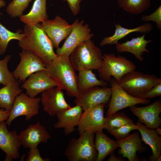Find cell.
Instances as JSON below:
<instances>
[{"mask_svg":"<svg viewBox=\"0 0 161 161\" xmlns=\"http://www.w3.org/2000/svg\"><path fill=\"white\" fill-rule=\"evenodd\" d=\"M23 33L24 37L18 42V46L22 50L36 55L46 65L57 57L51 40L41 24L34 26L25 25Z\"/></svg>","mask_w":161,"mask_h":161,"instance_id":"1","label":"cell"},{"mask_svg":"<svg viewBox=\"0 0 161 161\" xmlns=\"http://www.w3.org/2000/svg\"><path fill=\"white\" fill-rule=\"evenodd\" d=\"M45 70L57 83L58 87L65 90L68 96L75 97L78 96V76L70 61L69 56L64 55L57 56L46 65Z\"/></svg>","mask_w":161,"mask_h":161,"instance_id":"2","label":"cell"},{"mask_svg":"<svg viewBox=\"0 0 161 161\" xmlns=\"http://www.w3.org/2000/svg\"><path fill=\"white\" fill-rule=\"evenodd\" d=\"M75 69L98 70L101 67L103 55L99 48L89 39L78 45L69 55Z\"/></svg>","mask_w":161,"mask_h":161,"instance_id":"3","label":"cell"},{"mask_svg":"<svg viewBox=\"0 0 161 161\" xmlns=\"http://www.w3.org/2000/svg\"><path fill=\"white\" fill-rule=\"evenodd\" d=\"M78 138H72L64 153L69 161H96L97 155L94 144L95 134L86 131Z\"/></svg>","mask_w":161,"mask_h":161,"instance_id":"4","label":"cell"},{"mask_svg":"<svg viewBox=\"0 0 161 161\" xmlns=\"http://www.w3.org/2000/svg\"><path fill=\"white\" fill-rule=\"evenodd\" d=\"M160 83L161 78L154 75L135 70L123 75L118 82L123 89L130 95L141 99L148 90Z\"/></svg>","mask_w":161,"mask_h":161,"instance_id":"5","label":"cell"},{"mask_svg":"<svg viewBox=\"0 0 161 161\" xmlns=\"http://www.w3.org/2000/svg\"><path fill=\"white\" fill-rule=\"evenodd\" d=\"M136 68L134 63L125 56L104 53L101 67L97 72L101 79L109 82L112 76L118 82L123 75Z\"/></svg>","mask_w":161,"mask_h":161,"instance_id":"6","label":"cell"},{"mask_svg":"<svg viewBox=\"0 0 161 161\" xmlns=\"http://www.w3.org/2000/svg\"><path fill=\"white\" fill-rule=\"evenodd\" d=\"M109 83L111 95L106 117L127 107L140 104H148L151 102L149 99L135 98L130 95L123 89L114 78L111 79Z\"/></svg>","mask_w":161,"mask_h":161,"instance_id":"7","label":"cell"},{"mask_svg":"<svg viewBox=\"0 0 161 161\" xmlns=\"http://www.w3.org/2000/svg\"><path fill=\"white\" fill-rule=\"evenodd\" d=\"M40 101V97L31 98L26 94L21 93L15 100L6 122L7 125H10L13 120L20 116H25L26 120H28L38 115Z\"/></svg>","mask_w":161,"mask_h":161,"instance_id":"8","label":"cell"},{"mask_svg":"<svg viewBox=\"0 0 161 161\" xmlns=\"http://www.w3.org/2000/svg\"><path fill=\"white\" fill-rule=\"evenodd\" d=\"M72 29L62 47L57 49V56L64 55L69 56L75 49L83 41L91 39L94 36L91 33V29L88 24H84V21H79V19H76L73 23Z\"/></svg>","mask_w":161,"mask_h":161,"instance_id":"9","label":"cell"},{"mask_svg":"<svg viewBox=\"0 0 161 161\" xmlns=\"http://www.w3.org/2000/svg\"><path fill=\"white\" fill-rule=\"evenodd\" d=\"M105 105L101 104L84 110L77 126L79 134L86 131L95 134L103 131L105 117L104 113Z\"/></svg>","mask_w":161,"mask_h":161,"instance_id":"10","label":"cell"},{"mask_svg":"<svg viewBox=\"0 0 161 161\" xmlns=\"http://www.w3.org/2000/svg\"><path fill=\"white\" fill-rule=\"evenodd\" d=\"M19 55L20 62L12 73L20 83H23L32 74L45 69L46 65L39 58L31 52L22 50Z\"/></svg>","mask_w":161,"mask_h":161,"instance_id":"11","label":"cell"},{"mask_svg":"<svg viewBox=\"0 0 161 161\" xmlns=\"http://www.w3.org/2000/svg\"><path fill=\"white\" fill-rule=\"evenodd\" d=\"M41 25L53 47L56 49L59 47L61 42L68 37L74 26L73 23L69 24L59 16H56L52 20H47Z\"/></svg>","mask_w":161,"mask_h":161,"instance_id":"12","label":"cell"},{"mask_svg":"<svg viewBox=\"0 0 161 161\" xmlns=\"http://www.w3.org/2000/svg\"><path fill=\"white\" fill-rule=\"evenodd\" d=\"M111 95V87L96 86L79 93L75 103L84 111L98 105H106L109 102Z\"/></svg>","mask_w":161,"mask_h":161,"instance_id":"13","label":"cell"},{"mask_svg":"<svg viewBox=\"0 0 161 161\" xmlns=\"http://www.w3.org/2000/svg\"><path fill=\"white\" fill-rule=\"evenodd\" d=\"M41 101L44 111L53 117L71 106L67 102L62 89L58 87H52L43 92Z\"/></svg>","mask_w":161,"mask_h":161,"instance_id":"14","label":"cell"},{"mask_svg":"<svg viewBox=\"0 0 161 161\" xmlns=\"http://www.w3.org/2000/svg\"><path fill=\"white\" fill-rule=\"evenodd\" d=\"M45 70L32 74L23 83L21 87L25 90L26 94L30 97L35 98L48 89L58 86Z\"/></svg>","mask_w":161,"mask_h":161,"instance_id":"15","label":"cell"},{"mask_svg":"<svg viewBox=\"0 0 161 161\" xmlns=\"http://www.w3.org/2000/svg\"><path fill=\"white\" fill-rule=\"evenodd\" d=\"M4 121L0 122V149L6 154L4 161L20 157L18 149L21 145L16 130L9 131Z\"/></svg>","mask_w":161,"mask_h":161,"instance_id":"16","label":"cell"},{"mask_svg":"<svg viewBox=\"0 0 161 161\" xmlns=\"http://www.w3.org/2000/svg\"><path fill=\"white\" fill-rule=\"evenodd\" d=\"M133 114L138 118V121L148 128L155 129L161 125V101L158 99L147 106L137 107L135 106L130 107Z\"/></svg>","mask_w":161,"mask_h":161,"instance_id":"17","label":"cell"},{"mask_svg":"<svg viewBox=\"0 0 161 161\" xmlns=\"http://www.w3.org/2000/svg\"><path fill=\"white\" fill-rule=\"evenodd\" d=\"M18 136L21 145L28 148L37 147L41 143H46L51 138L46 128L39 122L29 125Z\"/></svg>","mask_w":161,"mask_h":161,"instance_id":"18","label":"cell"},{"mask_svg":"<svg viewBox=\"0 0 161 161\" xmlns=\"http://www.w3.org/2000/svg\"><path fill=\"white\" fill-rule=\"evenodd\" d=\"M117 141L120 148L119 154L122 155V157L127 158L129 161H139L137 152L141 153L146 150V147L138 132H134Z\"/></svg>","mask_w":161,"mask_h":161,"instance_id":"19","label":"cell"},{"mask_svg":"<svg viewBox=\"0 0 161 161\" xmlns=\"http://www.w3.org/2000/svg\"><path fill=\"white\" fill-rule=\"evenodd\" d=\"M82 108L78 105L65 109L58 113L57 121L54 124L56 129H63L66 135L71 134L75 130L83 112Z\"/></svg>","mask_w":161,"mask_h":161,"instance_id":"20","label":"cell"},{"mask_svg":"<svg viewBox=\"0 0 161 161\" xmlns=\"http://www.w3.org/2000/svg\"><path fill=\"white\" fill-rule=\"evenodd\" d=\"M145 34L141 36L133 38L130 40L123 43H118L115 46L117 51L119 53L128 52L134 55L136 58L140 61L144 60L143 55L145 52H149L146 48L147 44L151 43V40L145 39Z\"/></svg>","mask_w":161,"mask_h":161,"instance_id":"21","label":"cell"},{"mask_svg":"<svg viewBox=\"0 0 161 161\" xmlns=\"http://www.w3.org/2000/svg\"><path fill=\"white\" fill-rule=\"evenodd\" d=\"M115 30L114 34L112 36L104 37L100 43L101 47L106 45L116 44L119 41L131 33L139 32L147 34L152 31L153 25L150 23H147L139 27L129 29L122 27L119 23L114 22Z\"/></svg>","mask_w":161,"mask_h":161,"instance_id":"22","label":"cell"},{"mask_svg":"<svg viewBox=\"0 0 161 161\" xmlns=\"http://www.w3.org/2000/svg\"><path fill=\"white\" fill-rule=\"evenodd\" d=\"M142 141L151 147L152 155H150L149 160L156 161L161 153V137L154 130L147 128L144 124L138 121L136 123Z\"/></svg>","mask_w":161,"mask_h":161,"instance_id":"23","label":"cell"},{"mask_svg":"<svg viewBox=\"0 0 161 161\" xmlns=\"http://www.w3.org/2000/svg\"><path fill=\"white\" fill-rule=\"evenodd\" d=\"M47 0H35L30 11L19 17L25 25L34 26L48 19L46 10Z\"/></svg>","mask_w":161,"mask_h":161,"instance_id":"24","label":"cell"},{"mask_svg":"<svg viewBox=\"0 0 161 161\" xmlns=\"http://www.w3.org/2000/svg\"><path fill=\"white\" fill-rule=\"evenodd\" d=\"M94 144L97 151L96 161H102L106 157L118 147V144L109 138L103 131L95 133Z\"/></svg>","mask_w":161,"mask_h":161,"instance_id":"25","label":"cell"},{"mask_svg":"<svg viewBox=\"0 0 161 161\" xmlns=\"http://www.w3.org/2000/svg\"><path fill=\"white\" fill-rule=\"evenodd\" d=\"M22 91L17 80L0 89V108L10 112L16 98Z\"/></svg>","mask_w":161,"mask_h":161,"instance_id":"26","label":"cell"},{"mask_svg":"<svg viewBox=\"0 0 161 161\" xmlns=\"http://www.w3.org/2000/svg\"><path fill=\"white\" fill-rule=\"evenodd\" d=\"M78 72L77 88L78 94L95 86L106 87L108 85L107 82L97 79L91 69H82Z\"/></svg>","mask_w":161,"mask_h":161,"instance_id":"27","label":"cell"},{"mask_svg":"<svg viewBox=\"0 0 161 161\" xmlns=\"http://www.w3.org/2000/svg\"><path fill=\"white\" fill-rule=\"evenodd\" d=\"M119 7L132 14L138 15L149 8L151 0H117Z\"/></svg>","mask_w":161,"mask_h":161,"instance_id":"28","label":"cell"},{"mask_svg":"<svg viewBox=\"0 0 161 161\" xmlns=\"http://www.w3.org/2000/svg\"><path fill=\"white\" fill-rule=\"evenodd\" d=\"M133 121L124 112H117L105 117L103 129L106 130L109 132L112 130Z\"/></svg>","mask_w":161,"mask_h":161,"instance_id":"29","label":"cell"},{"mask_svg":"<svg viewBox=\"0 0 161 161\" xmlns=\"http://www.w3.org/2000/svg\"><path fill=\"white\" fill-rule=\"evenodd\" d=\"M24 36V33L20 32H12L2 25L0 22V55L4 54L10 41L13 40L19 41Z\"/></svg>","mask_w":161,"mask_h":161,"instance_id":"30","label":"cell"},{"mask_svg":"<svg viewBox=\"0 0 161 161\" xmlns=\"http://www.w3.org/2000/svg\"><path fill=\"white\" fill-rule=\"evenodd\" d=\"M32 0H12L6 9L7 14L11 17H20L28 7Z\"/></svg>","mask_w":161,"mask_h":161,"instance_id":"31","label":"cell"},{"mask_svg":"<svg viewBox=\"0 0 161 161\" xmlns=\"http://www.w3.org/2000/svg\"><path fill=\"white\" fill-rule=\"evenodd\" d=\"M11 57L10 55H8L0 60V84L4 86L16 80L8 67V63Z\"/></svg>","mask_w":161,"mask_h":161,"instance_id":"32","label":"cell"},{"mask_svg":"<svg viewBox=\"0 0 161 161\" xmlns=\"http://www.w3.org/2000/svg\"><path fill=\"white\" fill-rule=\"evenodd\" d=\"M138 127L133 122L122 126L110 131L109 133L113 135L117 140L122 139L130 134V132L137 130Z\"/></svg>","mask_w":161,"mask_h":161,"instance_id":"33","label":"cell"},{"mask_svg":"<svg viewBox=\"0 0 161 161\" xmlns=\"http://www.w3.org/2000/svg\"><path fill=\"white\" fill-rule=\"evenodd\" d=\"M142 20L144 22L153 21L156 24L160 30H161V6L160 5L154 12L148 15H143L141 17Z\"/></svg>","mask_w":161,"mask_h":161,"instance_id":"34","label":"cell"},{"mask_svg":"<svg viewBox=\"0 0 161 161\" xmlns=\"http://www.w3.org/2000/svg\"><path fill=\"white\" fill-rule=\"evenodd\" d=\"M26 161H49L50 160L48 158H42L41 155L39 150L38 148L37 147H36L30 148Z\"/></svg>","mask_w":161,"mask_h":161,"instance_id":"35","label":"cell"},{"mask_svg":"<svg viewBox=\"0 0 161 161\" xmlns=\"http://www.w3.org/2000/svg\"><path fill=\"white\" fill-rule=\"evenodd\" d=\"M161 96V83H158L148 90L141 99L152 98Z\"/></svg>","mask_w":161,"mask_h":161,"instance_id":"36","label":"cell"},{"mask_svg":"<svg viewBox=\"0 0 161 161\" xmlns=\"http://www.w3.org/2000/svg\"><path fill=\"white\" fill-rule=\"evenodd\" d=\"M66 1L69 8L73 15L76 16L79 13L80 10V3L82 0H62Z\"/></svg>","mask_w":161,"mask_h":161,"instance_id":"37","label":"cell"},{"mask_svg":"<svg viewBox=\"0 0 161 161\" xmlns=\"http://www.w3.org/2000/svg\"><path fill=\"white\" fill-rule=\"evenodd\" d=\"M10 112L3 109H0V122L7 120L9 116Z\"/></svg>","mask_w":161,"mask_h":161,"instance_id":"38","label":"cell"},{"mask_svg":"<svg viewBox=\"0 0 161 161\" xmlns=\"http://www.w3.org/2000/svg\"><path fill=\"white\" fill-rule=\"evenodd\" d=\"M110 156L108 160V161H125V160L122 158L121 157H118L114 153V152L110 154Z\"/></svg>","mask_w":161,"mask_h":161,"instance_id":"39","label":"cell"},{"mask_svg":"<svg viewBox=\"0 0 161 161\" xmlns=\"http://www.w3.org/2000/svg\"><path fill=\"white\" fill-rule=\"evenodd\" d=\"M6 5V3L3 0H0V8L4 7ZM0 15H2V13L0 12Z\"/></svg>","mask_w":161,"mask_h":161,"instance_id":"40","label":"cell"},{"mask_svg":"<svg viewBox=\"0 0 161 161\" xmlns=\"http://www.w3.org/2000/svg\"><path fill=\"white\" fill-rule=\"evenodd\" d=\"M155 132L159 135H161V129L160 127H158L154 129Z\"/></svg>","mask_w":161,"mask_h":161,"instance_id":"41","label":"cell"},{"mask_svg":"<svg viewBox=\"0 0 161 161\" xmlns=\"http://www.w3.org/2000/svg\"><path fill=\"white\" fill-rule=\"evenodd\" d=\"M161 161V155L160 154L157 158L156 161Z\"/></svg>","mask_w":161,"mask_h":161,"instance_id":"42","label":"cell"}]
</instances>
